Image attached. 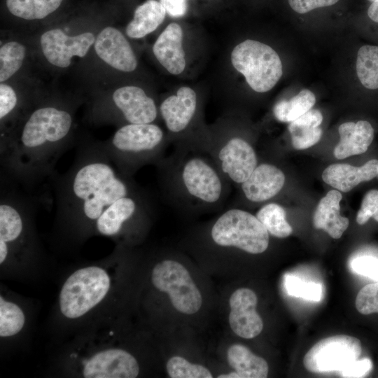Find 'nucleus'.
<instances>
[{"instance_id": "obj_1", "label": "nucleus", "mask_w": 378, "mask_h": 378, "mask_svg": "<svg viewBox=\"0 0 378 378\" xmlns=\"http://www.w3.org/2000/svg\"><path fill=\"white\" fill-rule=\"evenodd\" d=\"M55 178L58 221L79 237L95 232L97 220L118 200L143 191L99 142L80 144L71 167Z\"/></svg>"}, {"instance_id": "obj_2", "label": "nucleus", "mask_w": 378, "mask_h": 378, "mask_svg": "<svg viewBox=\"0 0 378 378\" xmlns=\"http://www.w3.org/2000/svg\"><path fill=\"white\" fill-rule=\"evenodd\" d=\"M72 125L66 108L43 106L30 112L17 130L1 136V174L28 187L52 176L71 144Z\"/></svg>"}, {"instance_id": "obj_3", "label": "nucleus", "mask_w": 378, "mask_h": 378, "mask_svg": "<svg viewBox=\"0 0 378 378\" xmlns=\"http://www.w3.org/2000/svg\"><path fill=\"white\" fill-rule=\"evenodd\" d=\"M155 165L163 196L174 207L216 210L229 197L231 183L207 152L175 148Z\"/></svg>"}, {"instance_id": "obj_4", "label": "nucleus", "mask_w": 378, "mask_h": 378, "mask_svg": "<svg viewBox=\"0 0 378 378\" xmlns=\"http://www.w3.org/2000/svg\"><path fill=\"white\" fill-rule=\"evenodd\" d=\"M169 143L162 129L152 122L125 124L102 144L118 171L132 178L142 167L160 161Z\"/></svg>"}, {"instance_id": "obj_5", "label": "nucleus", "mask_w": 378, "mask_h": 378, "mask_svg": "<svg viewBox=\"0 0 378 378\" xmlns=\"http://www.w3.org/2000/svg\"><path fill=\"white\" fill-rule=\"evenodd\" d=\"M111 286V276L101 266L90 265L76 270L66 279L59 292L62 314L69 319L83 316L104 300Z\"/></svg>"}, {"instance_id": "obj_6", "label": "nucleus", "mask_w": 378, "mask_h": 378, "mask_svg": "<svg viewBox=\"0 0 378 378\" xmlns=\"http://www.w3.org/2000/svg\"><path fill=\"white\" fill-rule=\"evenodd\" d=\"M209 237L217 246H232L250 254L265 252L270 243L269 232L255 215L234 206L216 218Z\"/></svg>"}, {"instance_id": "obj_7", "label": "nucleus", "mask_w": 378, "mask_h": 378, "mask_svg": "<svg viewBox=\"0 0 378 378\" xmlns=\"http://www.w3.org/2000/svg\"><path fill=\"white\" fill-rule=\"evenodd\" d=\"M233 67L241 74L257 92L272 89L281 78L283 67L277 52L262 42L247 39L237 44L231 53Z\"/></svg>"}, {"instance_id": "obj_8", "label": "nucleus", "mask_w": 378, "mask_h": 378, "mask_svg": "<svg viewBox=\"0 0 378 378\" xmlns=\"http://www.w3.org/2000/svg\"><path fill=\"white\" fill-rule=\"evenodd\" d=\"M206 152L230 182L239 186L258 164L252 144L229 130L209 133Z\"/></svg>"}, {"instance_id": "obj_9", "label": "nucleus", "mask_w": 378, "mask_h": 378, "mask_svg": "<svg viewBox=\"0 0 378 378\" xmlns=\"http://www.w3.org/2000/svg\"><path fill=\"white\" fill-rule=\"evenodd\" d=\"M151 281L158 290L167 293L172 305L186 314L196 313L202 304V295L187 269L180 262L164 260L157 263Z\"/></svg>"}, {"instance_id": "obj_10", "label": "nucleus", "mask_w": 378, "mask_h": 378, "mask_svg": "<svg viewBox=\"0 0 378 378\" xmlns=\"http://www.w3.org/2000/svg\"><path fill=\"white\" fill-rule=\"evenodd\" d=\"M198 110L197 95L187 86L181 87L161 102L159 113L169 132V141L175 143V148L191 150L189 130L195 122Z\"/></svg>"}, {"instance_id": "obj_11", "label": "nucleus", "mask_w": 378, "mask_h": 378, "mask_svg": "<svg viewBox=\"0 0 378 378\" xmlns=\"http://www.w3.org/2000/svg\"><path fill=\"white\" fill-rule=\"evenodd\" d=\"M360 341L354 337L340 335L323 338L304 355L303 365L313 373L341 371L361 354Z\"/></svg>"}, {"instance_id": "obj_12", "label": "nucleus", "mask_w": 378, "mask_h": 378, "mask_svg": "<svg viewBox=\"0 0 378 378\" xmlns=\"http://www.w3.org/2000/svg\"><path fill=\"white\" fill-rule=\"evenodd\" d=\"M150 207L144 191L122 197L97 220L94 232L106 237H120L134 226L144 225Z\"/></svg>"}, {"instance_id": "obj_13", "label": "nucleus", "mask_w": 378, "mask_h": 378, "mask_svg": "<svg viewBox=\"0 0 378 378\" xmlns=\"http://www.w3.org/2000/svg\"><path fill=\"white\" fill-rule=\"evenodd\" d=\"M139 372L136 359L121 349L97 351L81 363V374L85 378H135Z\"/></svg>"}, {"instance_id": "obj_14", "label": "nucleus", "mask_w": 378, "mask_h": 378, "mask_svg": "<svg viewBox=\"0 0 378 378\" xmlns=\"http://www.w3.org/2000/svg\"><path fill=\"white\" fill-rule=\"evenodd\" d=\"M94 41V36L91 32L69 36L59 29L44 32L40 40L46 59L59 68L68 67L74 56L83 57L86 55Z\"/></svg>"}, {"instance_id": "obj_15", "label": "nucleus", "mask_w": 378, "mask_h": 378, "mask_svg": "<svg viewBox=\"0 0 378 378\" xmlns=\"http://www.w3.org/2000/svg\"><path fill=\"white\" fill-rule=\"evenodd\" d=\"M112 102L126 124L152 123L158 116L159 108L155 100L137 86L118 88L113 93Z\"/></svg>"}, {"instance_id": "obj_16", "label": "nucleus", "mask_w": 378, "mask_h": 378, "mask_svg": "<svg viewBox=\"0 0 378 378\" xmlns=\"http://www.w3.org/2000/svg\"><path fill=\"white\" fill-rule=\"evenodd\" d=\"M257 302V295L249 288H239L231 295L229 323L237 335L251 339L262 330L263 322L255 309Z\"/></svg>"}, {"instance_id": "obj_17", "label": "nucleus", "mask_w": 378, "mask_h": 378, "mask_svg": "<svg viewBox=\"0 0 378 378\" xmlns=\"http://www.w3.org/2000/svg\"><path fill=\"white\" fill-rule=\"evenodd\" d=\"M97 55L111 67L131 72L137 66L135 54L120 31L113 27L103 29L94 41Z\"/></svg>"}, {"instance_id": "obj_18", "label": "nucleus", "mask_w": 378, "mask_h": 378, "mask_svg": "<svg viewBox=\"0 0 378 378\" xmlns=\"http://www.w3.org/2000/svg\"><path fill=\"white\" fill-rule=\"evenodd\" d=\"M285 183V175L275 165L258 164L250 176L240 185L244 199L251 203H262L275 197Z\"/></svg>"}, {"instance_id": "obj_19", "label": "nucleus", "mask_w": 378, "mask_h": 378, "mask_svg": "<svg viewBox=\"0 0 378 378\" xmlns=\"http://www.w3.org/2000/svg\"><path fill=\"white\" fill-rule=\"evenodd\" d=\"M183 38L181 27L176 22H172L160 34L153 46L157 60L172 75L181 74L186 66Z\"/></svg>"}, {"instance_id": "obj_20", "label": "nucleus", "mask_w": 378, "mask_h": 378, "mask_svg": "<svg viewBox=\"0 0 378 378\" xmlns=\"http://www.w3.org/2000/svg\"><path fill=\"white\" fill-rule=\"evenodd\" d=\"M378 175V160L368 161L361 167L337 163L328 166L322 174L324 182L344 192L351 190L363 181H368Z\"/></svg>"}, {"instance_id": "obj_21", "label": "nucleus", "mask_w": 378, "mask_h": 378, "mask_svg": "<svg viewBox=\"0 0 378 378\" xmlns=\"http://www.w3.org/2000/svg\"><path fill=\"white\" fill-rule=\"evenodd\" d=\"M338 132L340 141L334 150V155L340 160L365 153L374 139V129L366 120L342 123Z\"/></svg>"}, {"instance_id": "obj_22", "label": "nucleus", "mask_w": 378, "mask_h": 378, "mask_svg": "<svg viewBox=\"0 0 378 378\" xmlns=\"http://www.w3.org/2000/svg\"><path fill=\"white\" fill-rule=\"evenodd\" d=\"M341 193L330 190L319 202L313 216L315 228L326 231L333 239H339L349 225L347 218L340 215Z\"/></svg>"}, {"instance_id": "obj_23", "label": "nucleus", "mask_w": 378, "mask_h": 378, "mask_svg": "<svg viewBox=\"0 0 378 378\" xmlns=\"http://www.w3.org/2000/svg\"><path fill=\"white\" fill-rule=\"evenodd\" d=\"M166 10L156 0H148L137 6L125 31L130 38H141L154 31L164 21Z\"/></svg>"}, {"instance_id": "obj_24", "label": "nucleus", "mask_w": 378, "mask_h": 378, "mask_svg": "<svg viewBox=\"0 0 378 378\" xmlns=\"http://www.w3.org/2000/svg\"><path fill=\"white\" fill-rule=\"evenodd\" d=\"M323 115L317 109H310L290 122L288 130L293 147L298 150L308 148L319 141L322 130L319 127Z\"/></svg>"}, {"instance_id": "obj_25", "label": "nucleus", "mask_w": 378, "mask_h": 378, "mask_svg": "<svg viewBox=\"0 0 378 378\" xmlns=\"http://www.w3.org/2000/svg\"><path fill=\"white\" fill-rule=\"evenodd\" d=\"M227 358L230 365L240 378H265L268 374L266 360L253 354L246 346L235 344L227 350Z\"/></svg>"}, {"instance_id": "obj_26", "label": "nucleus", "mask_w": 378, "mask_h": 378, "mask_svg": "<svg viewBox=\"0 0 378 378\" xmlns=\"http://www.w3.org/2000/svg\"><path fill=\"white\" fill-rule=\"evenodd\" d=\"M315 102L314 94L309 90L304 89L290 100H281L276 103L273 113L279 121L290 122L312 109Z\"/></svg>"}, {"instance_id": "obj_27", "label": "nucleus", "mask_w": 378, "mask_h": 378, "mask_svg": "<svg viewBox=\"0 0 378 378\" xmlns=\"http://www.w3.org/2000/svg\"><path fill=\"white\" fill-rule=\"evenodd\" d=\"M63 0H6L8 10L24 20H39L57 10Z\"/></svg>"}, {"instance_id": "obj_28", "label": "nucleus", "mask_w": 378, "mask_h": 378, "mask_svg": "<svg viewBox=\"0 0 378 378\" xmlns=\"http://www.w3.org/2000/svg\"><path fill=\"white\" fill-rule=\"evenodd\" d=\"M356 73L365 88H378V46L365 45L360 48L356 59Z\"/></svg>"}, {"instance_id": "obj_29", "label": "nucleus", "mask_w": 378, "mask_h": 378, "mask_svg": "<svg viewBox=\"0 0 378 378\" xmlns=\"http://www.w3.org/2000/svg\"><path fill=\"white\" fill-rule=\"evenodd\" d=\"M286 216L284 209L274 202L263 205L255 214L269 234L278 238H286L293 232Z\"/></svg>"}, {"instance_id": "obj_30", "label": "nucleus", "mask_w": 378, "mask_h": 378, "mask_svg": "<svg viewBox=\"0 0 378 378\" xmlns=\"http://www.w3.org/2000/svg\"><path fill=\"white\" fill-rule=\"evenodd\" d=\"M25 323L24 313L17 304L0 297V336L8 337L19 333Z\"/></svg>"}, {"instance_id": "obj_31", "label": "nucleus", "mask_w": 378, "mask_h": 378, "mask_svg": "<svg viewBox=\"0 0 378 378\" xmlns=\"http://www.w3.org/2000/svg\"><path fill=\"white\" fill-rule=\"evenodd\" d=\"M26 55L25 47L17 42L10 41L0 48V81L4 83L21 67Z\"/></svg>"}, {"instance_id": "obj_32", "label": "nucleus", "mask_w": 378, "mask_h": 378, "mask_svg": "<svg viewBox=\"0 0 378 378\" xmlns=\"http://www.w3.org/2000/svg\"><path fill=\"white\" fill-rule=\"evenodd\" d=\"M167 372L172 378H211L210 371L200 364H193L184 358L174 356L166 365Z\"/></svg>"}, {"instance_id": "obj_33", "label": "nucleus", "mask_w": 378, "mask_h": 378, "mask_svg": "<svg viewBox=\"0 0 378 378\" xmlns=\"http://www.w3.org/2000/svg\"><path fill=\"white\" fill-rule=\"evenodd\" d=\"M284 284L289 295L315 302L321 298L322 288L318 284L304 282L295 276L286 275Z\"/></svg>"}, {"instance_id": "obj_34", "label": "nucleus", "mask_w": 378, "mask_h": 378, "mask_svg": "<svg viewBox=\"0 0 378 378\" xmlns=\"http://www.w3.org/2000/svg\"><path fill=\"white\" fill-rule=\"evenodd\" d=\"M355 304L362 314L378 313V281L363 286L357 294Z\"/></svg>"}, {"instance_id": "obj_35", "label": "nucleus", "mask_w": 378, "mask_h": 378, "mask_svg": "<svg viewBox=\"0 0 378 378\" xmlns=\"http://www.w3.org/2000/svg\"><path fill=\"white\" fill-rule=\"evenodd\" d=\"M370 218L378 222V190L374 189L365 195L356 216V222L364 225Z\"/></svg>"}, {"instance_id": "obj_36", "label": "nucleus", "mask_w": 378, "mask_h": 378, "mask_svg": "<svg viewBox=\"0 0 378 378\" xmlns=\"http://www.w3.org/2000/svg\"><path fill=\"white\" fill-rule=\"evenodd\" d=\"M352 270L360 275L378 281V258L361 255L354 258L351 262Z\"/></svg>"}, {"instance_id": "obj_37", "label": "nucleus", "mask_w": 378, "mask_h": 378, "mask_svg": "<svg viewBox=\"0 0 378 378\" xmlns=\"http://www.w3.org/2000/svg\"><path fill=\"white\" fill-rule=\"evenodd\" d=\"M18 99L15 90L8 85H0V119L3 122L15 112Z\"/></svg>"}, {"instance_id": "obj_38", "label": "nucleus", "mask_w": 378, "mask_h": 378, "mask_svg": "<svg viewBox=\"0 0 378 378\" xmlns=\"http://www.w3.org/2000/svg\"><path fill=\"white\" fill-rule=\"evenodd\" d=\"M372 368L370 359L365 358L357 359L340 372L343 377H363L370 372Z\"/></svg>"}, {"instance_id": "obj_39", "label": "nucleus", "mask_w": 378, "mask_h": 378, "mask_svg": "<svg viewBox=\"0 0 378 378\" xmlns=\"http://www.w3.org/2000/svg\"><path fill=\"white\" fill-rule=\"evenodd\" d=\"M339 0H288L291 8L298 13L304 14L314 9L330 6Z\"/></svg>"}, {"instance_id": "obj_40", "label": "nucleus", "mask_w": 378, "mask_h": 378, "mask_svg": "<svg viewBox=\"0 0 378 378\" xmlns=\"http://www.w3.org/2000/svg\"><path fill=\"white\" fill-rule=\"evenodd\" d=\"M160 2L172 17H181L187 10L186 0H160Z\"/></svg>"}, {"instance_id": "obj_41", "label": "nucleus", "mask_w": 378, "mask_h": 378, "mask_svg": "<svg viewBox=\"0 0 378 378\" xmlns=\"http://www.w3.org/2000/svg\"><path fill=\"white\" fill-rule=\"evenodd\" d=\"M369 18L378 23V0L373 1L368 10Z\"/></svg>"}, {"instance_id": "obj_42", "label": "nucleus", "mask_w": 378, "mask_h": 378, "mask_svg": "<svg viewBox=\"0 0 378 378\" xmlns=\"http://www.w3.org/2000/svg\"><path fill=\"white\" fill-rule=\"evenodd\" d=\"M218 378H240L239 375L234 371L225 374H220Z\"/></svg>"}, {"instance_id": "obj_43", "label": "nucleus", "mask_w": 378, "mask_h": 378, "mask_svg": "<svg viewBox=\"0 0 378 378\" xmlns=\"http://www.w3.org/2000/svg\"><path fill=\"white\" fill-rule=\"evenodd\" d=\"M369 1H370L373 2V1H376V0H369Z\"/></svg>"}]
</instances>
